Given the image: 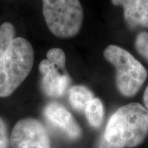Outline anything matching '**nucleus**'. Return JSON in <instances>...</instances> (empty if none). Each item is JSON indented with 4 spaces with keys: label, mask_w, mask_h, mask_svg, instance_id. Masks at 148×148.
Here are the masks:
<instances>
[{
    "label": "nucleus",
    "mask_w": 148,
    "mask_h": 148,
    "mask_svg": "<svg viewBox=\"0 0 148 148\" xmlns=\"http://www.w3.org/2000/svg\"><path fill=\"white\" fill-rule=\"evenodd\" d=\"M135 47L138 53L148 61V32L138 34L135 40Z\"/></svg>",
    "instance_id": "f8f14e48"
},
{
    "label": "nucleus",
    "mask_w": 148,
    "mask_h": 148,
    "mask_svg": "<svg viewBox=\"0 0 148 148\" xmlns=\"http://www.w3.org/2000/svg\"><path fill=\"white\" fill-rule=\"evenodd\" d=\"M86 116L90 126L99 127L104 119V106L100 99L94 98L89 103L86 110Z\"/></svg>",
    "instance_id": "9d476101"
},
{
    "label": "nucleus",
    "mask_w": 148,
    "mask_h": 148,
    "mask_svg": "<svg viewBox=\"0 0 148 148\" xmlns=\"http://www.w3.org/2000/svg\"><path fill=\"white\" fill-rule=\"evenodd\" d=\"M15 28L10 22H4L0 26V58L4 54L8 45L14 39Z\"/></svg>",
    "instance_id": "9b49d317"
},
{
    "label": "nucleus",
    "mask_w": 148,
    "mask_h": 148,
    "mask_svg": "<svg viewBox=\"0 0 148 148\" xmlns=\"http://www.w3.org/2000/svg\"><path fill=\"white\" fill-rule=\"evenodd\" d=\"M39 69L42 76L44 92L51 97L63 95L71 82L65 68H61L46 58L40 62Z\"/></svg>",
    "instance_id": "423d86ee"
},
{
    "label": "nucleus",
    "mask_w": 148,
    "mask_h": 148,
    "mask_svg": "<svg viewBox=\"0 0 148 148\" xmlns=\"http://www.w3.org/2000/svg\"><path fill=\"white\" fill-rule=\"evenodd\" d=\"M104 57L116 69V85L119 92L125 96L136 95L147 77L142 64L125 49L114 45L106 48Z\"/></svg>",
    "instance_id": "20e7f679"
},
{
    "label": "nucleus",
    "mask_w": 148,
    "mask_h": 148,
    "mask_svg": "<svg viewBox=\"0 0 148 148\" xmlns=\"http://www.w3.org/2000/svg\"><path fill=\"white\" fill-rule=\"evenodd\" d=\"M8 147V131L3 119L0 118V148Z\"/></svg>",
    "instance_id": "4468645a"
},
{
    "label": "nucleus",
    "mask_w": 148,
    "mask_h": 148,
    "mask_svg": "<svg viewBox=\"0 0 148 148\" xmlns=\"http://www.w3.org/2000/svg\"><path fill=\"white\" fill-rule=\"evenodd\" d=\"M94 99L93 93L84 86H75L69 90V101L75 110L85 111Z\"/></svg>",
    "instance_id": "1a4fd4ad"
},
{
    "label": "nucleus",
    "mask_w": 148,
    "mask_h": 148,
    "mask_svg": "<svg viewBox=\"0 0 148 148\" xmlns=\"http://www.w3.org/2000/svg\"><path fill=\"white\" fill-rule=\"evenodd\" d=\"M47 59L56 64L61 68H65L66 56L63 49L59 48H52L47 53Z\"/></svg>",
    "instance_id": "ddd939ff"
},
{
    "label": "nucleus",
    "mask_w": 148,
    "mask_h": 148,
    "mask_svg": "<svg viewBox=\"0 0 148 148\" xmlns=\"http://www.w3.org/2000/svg\"><path fill=\"white\" fill-rule=\"evenodd\" d=\"M12 148H50L47 131L37 119L28 118L16 123L11 132Z\"/></svg>",
    "instance_id": "39448f33"
},
{
    "label": "nucleus",
    "mask_w": 148,
    "mask_h": 148,
    "mask_svg": "<svg viewBox=\"0 0 148 148\" xmlns=\"http://www.w3.org/2000/svg\"><path fill=\"white\" fill-rule=\"evenodd\" d=\"M115 6H122L125 21L131 27L148 28V0H111Z\"/></svg>",
    "instance_id": "6e6552de"
},
{
    "label": "nucleus",
    "mask_w": 148,
    "mask_h": 148,
    "mask_svg": "<svg viewBox=\"0 0 148 148\" xmlns=\"http://www.w3.org/2000/svg\"><path fill=\"white\" fill-rule=\"evenodd\" d=\"M43 15L55 36L71 38L81 30L83 8L80 0H42Z\"/></svg>",
    "instance_id": "7ed1b4c3"
},
{
    "label": "nucleus",
    "mask_w": 148,
    "mask_h": 148,
    "mask_svg": "<svg viewBox=\"0 0 148 148\" xmlns=\"http://www.w3.org/2000/svg\"><path fill=\"white\" fill-rule=\"evenodd\" d=\"M98 148H123L120 147H118V146H114V145H112L110 143H109L106 140V138L104 137V135L101 137V141L99 143V147Z\"/></svg>",
    "instance_id": "2eb2a0df"
},
{
    "label": "nucleus",
    "mask_w": 148,
    "mask_h": 148,
    "mask_svg": "<svg viewBox=\"0 0 148 148\" xmlns=\"http://www.w3.org/2000/svg\"><path fill=\"white\" fill-rule=\"evenodd\" d=\"M143 101H144V104L145 106H147L148 110V86L147 87V89L144 92V95H143Z\"/></svg>",
    "instance_id": "dca6fc26"
},
{
    "label": "nucleus",
    "mask_w": 148,
    "mask_h": 148,
    "mask_svg": "<svg viewBox=\"0 0 148 148\" xmlns=\"http://www.w3.org/2000/svg\"><path fill=\"white\" fill-rule=\"evenodd\" d=\"M34 63L31 43L22 37L14 38L0 58V97H8L24 82Z\"/></svg>",
    "instance_id": "f03ea898"
},
{
    "label": "nucleus",
    "mask_w": 148,
    "mask_h": 148,
    "mask_svg": "<svg viewBox=\"0 0 148 148\" xmlns=\"http://www.w3.org/2000/svg\"><path fill=\"white\" fill-rule=\"evenodd\" d=\"M47 120L54 127H58L70 138H78L82 134L79 125L73 115L64 106L58 103H50L44 110Z\"/></svg>",
    "instance_id": "0eeeda50"
},
{
    "label": "nucleus",
    "mask_w": 148,
    "mask_h": 148,
    "mask_svg": "<svg viewBox=\"0 0 148 148\" xmlns=\"http://www.w3.org/2000/svg\"><path fill=\"white\" fill-rule=\"evenodd\" d=\"M148 134V110L138 103L118 109L107 123L104 137L109 143L120 147H135Z\"/></svg>",
    "instance_id": "f257e3e1"
}]
</instances>
